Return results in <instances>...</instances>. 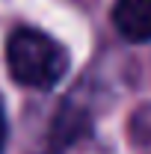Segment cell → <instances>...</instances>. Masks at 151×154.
I'll return each instance as SVG.
<instances>
[{
	"label": "cell",
	"mask_w": 151,
	"mask_h": 154,
	"mask_svg": "<svg viewBox=\"0 0 151 154\" xmlns=\"http://www.w3.org/2000/svg\"><path fill=\"white\" fill-rule=\"evenodd\" d=\"M6 65L12 80L27 89H54L68 68V54L48 33L18 27L6 38Z\"/></svg>",
	"instance_id": "1"
},
{
	"label": "cell",
	"mask_w": 151,
	"mask_h": 154,
	"mask_svg": "<svg viewBox=\"0 0 151 154\" xmlns=\"http://www.w3.org/2000/svg\"><path fill=\"white\" fill-rule=\"evenodd\" d=\"M113 27L128 42H151V0H116Z\"/></svg>",
	"instance_id": "2"
},
{
	"label": "cell",
	"mask_w": 151,
	"mask_h": 154,
	"mask_svg": "<svg viewBox=\"0 0 151 154\" xmlns=\"http://www.w3.org/2000/svg\"><path fill=\"white\" fill-rule=\"evenodd\" d=\"M86 134H89V110L86 107H74V101H65L59 107L54 125H51V151L54 154L65 151Z\"/></svg>",
	"instance_id": "3"
},
{
	"label": "cell",
	"mask_w": 151,
	"mask_h": 154,
	"mask_svg": "<svg viewBox=\"0 0 151 154\" xmlns=\"http://www.w3.org/2000/svg\"><path fill=\"white\" fill-rule=\"evenodd\" d=\"M6 136H9V125H6V113H3V104H0V151L6 148Z\"/></svg>",
	"instance_id": "4"
}]
</instances>
